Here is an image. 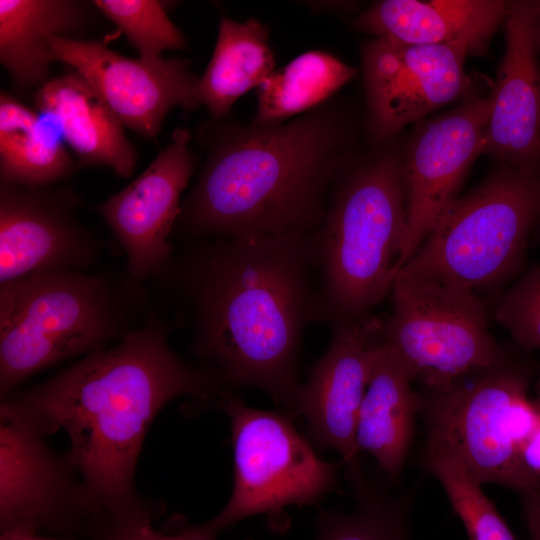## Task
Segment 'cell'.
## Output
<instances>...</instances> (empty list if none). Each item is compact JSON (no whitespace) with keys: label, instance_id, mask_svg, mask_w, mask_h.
I'll return each mask as SVG.
<instances>
[{"label":"cell","instance_id":"1","mask_svg":"<svg viewBox=\"0 0 540 540\" xmlns=\"http://www.w3.org/2000/svg\"><path fill=\"white\" fill-rule=\"evenodd\" d=\"M314 272L311 234L240 235L188 241L150 279L220 386L261 389L292 416Z\"/></svg>","mask_w":540,"mask_h":540},{"label":"cell","instance_id":"2","mask_svg":"<svg viewBox=\"0 0 540 540\" xmlns=\"http://www.w3.org/2000/svg\"><path fill=\"white\" fill-rule=\"evenodd\" d=\"M171 325L154 308L115 347L6 398L44 435L62 429L69 437L66 457L82 481L91 528L142 503L134 473L159 411L179 396L209 401L222 391L209 371L170 348Z\"/></svg>","mask_w":540,"mask_h":540},{"label":"cell","instance_id":"3","mask_svg":"<svg viewBox=\"0 0 540 540\" xmlns=\"http://www.w3.org/2000/svg\"><path fill=\"white\" fill-rule=\"evenodd\" d=\"M198 134L206 157L173 230L188 241L311 234L354 159L350 125L327 103L273 126L211 120Z\"/></svg>","mask_w":540,"mask_h":540},{"label":"cell","instance_id":"4","mask_svg":"<svg viewBox=\"0 0 540 540\" xmlns=\"http://www.w3.org/2000/svg\"><path fill=\"white\" fill-rule=\"evenodd\" d=\"M405 236L402 156L385 146L354 158L311 233L317 321L333 328L370 316L391 291Z\"/></svg>","mask_w":540,"mask_h":540},{"label":"cell","instance_id":"5","mask_svg":"<svg viewBox=\"0 0 540 540\" xmlns=\"http://www.w3.org/2000/svg\"><path fill=\"white\" fill-rule=\"evenodd\" d=\"M128 271L52 272L0 284V395L73 356L106 349L152 311Z\"/></svg>","mask_w":540,"mask_h":540},{"label":"cell","instance_id":"6","mask_svg":"<svg viewBox=\"0 0 540 540\" xmlns=\"http://www.w3.org/2000/svg\"><path fill=\"white\" fill-rule=\"evenodd\" d=\"M540 221V167L504 164L458 197L396 275L451 282L478 293L520 266Z\"/></svg>","mask_w":540,"mask_h":540},{"label":"cell","instance_id":"7","mask_svg":"<svg viewBox=\"0 0 540 540\" xmlns=\"http://www.w3.org/2000/svg\"><path fill=\"white\" fill-rule=\"evenodd\" d=\"M428 439L447 445L481 484L520 495L540 488L520 459L539 418L528 397V375L503 357L493 366L419 394Z\"/></svg>","mask_w":540,"mask_h":540},{"label":"cell","instance_id":"8","mask_svg":"<svg viewBox=\"0 0 540 540\" xmlns=\"http://www.w3.org/2000/svg\"><path fill=\"white\" fill-rule=\"evenodd\" d=\"M217 404L232 428L233 492L214 518L189 526L193 533L215 540L242 519L257 514L278 519L287 506L314 505L336 490L338 466L316 454L290 414L252 408L227 390Z\"/></svg>","mask_w":540,"mask_h":540},{"label":"cell","instance_id":"9","mask_svg":"<svg viewBox=\"0 0 540 540\" xmlns=\"http://www.w3.org/2000/svg\"><path fill=\"white\" fill-rule=\"evenodd\" d=\"M382 339L413 382L438 388L487 369L504 356L477 292L443 280L396 275Z\"/></svg>","mask_w":540,"mask_h":540},{"label":"cell","instance_id":"10","mask_svg":"<svg viewBox=\"0 0 540 540\" xmlns=\"http://www.w3.org/2000/svg\"><path fill=\"white\" fill-rule=\"evenodd\" d=\"M66 455L8 399L0 408V529L69 531L90 512L81 479Z\"/></svg>","mask_w":540,"mask_h":540},{"label":"cell","instance_id":"11","mask_svg":"<svg viewBox=\"0 0 540 540\" xmlns=\"http://www.w3.org/2000/svg\"><path fill=\"white\" fill-rule=\"evenodd\" d=\"M463 44L417 45L373 38L361 62L368 133L375 144L463 94L468 78Z\"/></svg>","mask_w":540,"mask_h":540},{"label":"cell","instance_id":"12","mask_svg":"<svg viewBox=\"0 0 540 540\" xmlns=\"http://www.w3.org/2000/svg\"><path fill=\"white\" fill-rule=\"evenodd\" d=\"M84 201L67 185L0 182V284L36 274L86 272L101 243L79 218Z\"/></svg>","mask_w":540,"mask_h":540},{"label":"cell","instance_id":"13","mask_svg":"<svg viewBox=\"0 0 540 540\" xmlns=\"http://www.w3.org/2000/svg\"><path fill=\"white\" fill-rule=\"evenodd\" d=\"M490 107L489 96L471 98L425 123L409 142L402 156L406 236L398 270L459 197L469 169L484 154Z\"/></svg>","mask_w":540,"mask_h":540},{"label":"cell","instance_id":"14","mask_svg":"<svg viewBox=\"0 0 540 540\" xmlns=\"http://www.w3.org/2000/svg\"><path fill=\"white\" fill-rule=\"evenodd\" d=\"M50 58L81 75L123 126L145 139L157 136L171 109L200 106L195 97L199 76L188 59H134L96 40L61 36L50 39Z\"/></svg>","mask_w":540,"mask_h":540},{"label":"cell","instance_id":"15","mask_svg":"<svg viewBox=\"0 0 540 540\" xmlns=\"http://www.w3.org/2000/svg\"><path fill=\"white\" fill-rule=\"evenodd\" d=\"M191 132L176 128L171 142L131 183L97 206L127 256V271L144 281L171 257L169 236L181 212V194L196 167Z\"/></svg>","mask_w":540,"mask_h":540},{"label":"cell","instance_id":"16","mask_svg":"<svg viewBox=\"0 0 540 540\" xmlns=\"http://www.w3.org/2000/svg\"><path fill=\"white\" fill-rule=\"evenodd\" d=\"M382 321L368 316L332 328L330 345L301 384L295 415L305 417L313 442L339 452L347 473L359 470L355 430Z\"/></svg>","mask_w":540,"mask_h":540},{"label":"cell","instance_id":"17","mask_svg":"<svg viewBox=\"0 0 540 540\" xmlns=\"http://www.w3.org/2000/svg\"><path fill=\"white\" fill-rule=\"evenodd\" d=\"M538 1H509L505 50L485 131L484 154L518 169L540 167V63L534 36Z\"/></svg>","mask_w":540,"mask_h":540},{"label":"cell","instance_id":"18","mask_svg":"<svg viewBox=\"0 0 540 540\" xmlns=\"http://www.w3.org/2000/svg\"><path fill=\"white\" fill-rule=\"evenodd\" d=\"M509 1L384 0L362 12L358 30L374 38L417 45L463 44L483 55L504 23Z\"/></svg>","mask_w":540,"mask_h":540},{"label":"cell","instance_id":"19","mask_svg":"<svg viewBox=\"0 0 540 540\" xmlns=\"http://www.w3.org/2000/svg\"><path fill=\"white\" fill-rule=\"evenodd\" d=\"M35 109L57 127L73 151L78 168L103 166L123 178L134 172L135 146L123 124L77 72L51 78L34 90Z\"/></svg>","mask_w":540,"mask_h":540},{"label":"cell","instance_id":"20","mask_svg":"<svg viewBox=\"0 0 540 540\" xmlns=\"http://www.w3.org/2000/svg\"><path fill=\"white\" fill-rule=\"evenodd\" d=\"M99 12L79 0H0V62L13 87L35 90L51 79L50 39L74 38Z\"/></svg>","mask_w":540,"mask_h":540},{"label":"cell","instance_id":"21","mask_svg":"<svg viewBox=\"0 0 540 540\" xmlns=\"http://www.w3.org/2000/svg\"><path fill=\"white\" fill-rule=\"evenodd\" d=\"M412 382L381 335L358 412L355 446L358 454L372 455L390 476L402 469L419 412V394L412 389Z\"/></svg>","mask_w":540,"mask_h":540},{"label":"cell","instance_id":"22","mask_svg":"<svg viewBox=\"0 0 540 540\" xmlns=\"http://www.w3.org/2000/svg\"><path fill=\"white\" fill-rule=\"evenodd\" d=\"M77 169L55 124L1 91L0 182L47 187L69 178Z\"/></svg>","mask_w":540,"mask_h":540},{"label":"cell","instance_id":"23","mask_svg":"<svg viewBox=\"0 0 540 540\" xmlns=\"http://www.w3.org/2000/svg\"><path fill=\"white\" fill-rule=\"evenodd\" d=\"M275 70L269 31L261 21L222 17L211 59L198 77L195 97L211 120L228 117L234 103Z\"/></svg>","mask_w":540,"mask_h":540},{"label":"cell","instance_id":"24","mask_svg":"<svg viewBox=\"0 0 540 540\" xmlns=\"http://www.w3.org/2000/svg\"><path fill=\"white\" fill-rule=\"evenodd\" d=\"M358 70L324 51H307L275 69L257 88L258 126L282 124L330 99Z\"/></svg>","mask_w":540,"mask_h":540},{"label":"cell","instance_id":"25","mask_svg":"<svg viewBox=\"0 0 540 540\" xmlns=\"http://www.w3.org/2000/svg\"><path fill=\"white\" fill-rule=\"evenodd\" d=\"M426 468L443 486L461 519L469 540H516L481 483L467 470L447 445L427 440L424 453Z\"/></svg>","mask_w":540,"mask_h":540},{"label":"cell","instance_id":"26","mask_svg":"<svg viewBox=\"0 0 540 540\" xmlns=\"http://www.w3.org/2000/svg\"><path fill=\"white\" fill-rule=\"evenodd\" d=\"M350 480L357 493V507L350 513L321 511L316 540H411L406 498L373 492L362 474Z\"/></svg>","mask_w":540,"mask_h":540},{"label":"cell","instance_id":"27","mask_svg":"<svg viewBox=\"0 0 540 540\" xmlns=\"http://www.w3.org/2000/svg\"><path fill=\"white\" fill-rule=\"evenodd\" d=\"M98 11L113 22L138 51L155 60L166 49L187 46L184 34L170 20L165 2L158 0H94Z\"/></svg>","mask_w":540,"mask_h":540},{"label":"cell","instance_id":"28","mask_svg":"<svg viewBox=\"0 0 540 540\" xmlns=\"http://www.w3.org/2000/svg\"><path fill=\"white\" fill-rule=\"evenodd\" d=\"M495 318L527 349H540V265L530 269L499 301Z\"/></svg>","mask_w":540,"mask_h":540},{"label":"cell","instance_id":"29","mask_svg":"<svg viewBox=\"0 0 540 540\" xmlns=\"http://www.w3.org/2000/svg\"><path fill=\"white\" fill-rule=\"evenodd\" d=\"M151 511L142 503L137 508L105 522L93 533L95 540H209L193 533L189 526L175 534L156 531L151 525ZM253 540V539H246Z\"/></svg>","mask_w":540,"mask_h":540},{"label":"cell","instance_id":"30","mask_svg":"<svg viewBox=\"0 0 540 540\" xmlns=\"http://www.w3.org/2000/svg\"><path fill=\"white\" fill-rule=\"evenodd\" d=\"M538 410L539 418L524 440L520 448V459L524 468L535 478L540 479V403L534 400Z\"/></svg>","mask_w":540,"mask_h":540},{"label":"cell","instance_id":"31","mask_svg":"<svg viewBox=\"0 0 540 540\" xmlns=\"http://www.w3.org/2000/svg\"><path fill=\"white\" fill-rule=\"evenodd\" d=\"M529 540H540V488L521 494Z\"/></svg>","mask_w":540,"mask_h":540},{"label":"cell","instance_id":"32","mask_svg":"<svg viewBox=\"0 0 540 540\" xmlns=\"http://www.w3.org/2000/svg\"><path fill=\"white\" fill-rule=\"evenodd\" d=\"M0 540H75L71 538L45 537L36 531L13 529L1 531Z\"/></svg>","mask_w":540,"mask_h":540},{"label":"cell","instance_id":"33","mask_svg":"<svg viewBox=\"0 0 540 540\" xmlns=\"http://www.w3.org/2000/svg\"><path fill=\"white\" fill-rule=\"evenodd\" d=\"M534 36L538 52H540V1H538L537 11L534 22Z\"/></svg>","mask_w":540,"mask_h":540},{"label":"cell","instance_id":"34","mask_svg":"<svg viewBox=\"0 0 540 540\" xmlns=\"http://www.w3.org/2000/svg\"><path fill=\"white\" fill-rule=\"evenodd\" d=\"M537 398H536V401H538L540 403V377H539V380L537 382Z\"/></svg>","mask_w":540,"mask_h":540}]
</instances>
